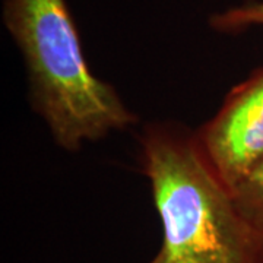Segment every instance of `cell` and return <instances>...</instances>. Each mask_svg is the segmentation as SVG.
Segmentation results:
<instances>
[{
    "mask_svg": "<svg viewBox=\"0 0 263 263\" xmlns=\"http://www.w3.org/2000/svg\"><path fill=\"white\" fill-rule=\"evenodd\" d=\"M138 143L139 170L162 227L160 250L148 263H263V230L209 168L195 130L149 122Z\"/></svg>",
    "mask_w": 263,
    "mask_h": 263,
    "instance_id": "6da1fadb",
    "label": "cell"
},
{
    "mask_svg": "<svg viewBox=\"0 0 263 263\" xmlns=\"http://www.w3.org/2000/svg\"><path fill=\"white\" fill-rule=\"evenodd\" d=\"M197 148L228 190L263 158V66L233 86L209 120L195 129Z\"/></svg>",
    "mask_w": 263,
    "mask_h": 263,
    "instance_id": "3957f363",
    "label": "cell"
},
{
    "mask_svg": "<svg viewBox=\"0 0 263 263\" xmlns=\"http://www.w3.org/2000/svg\"><path fill=\"white\" fill-rule=\"evenodd\" d=\"M209 27L221 34H240L252 27H263V2H250L214 13Z\"/></svg>",
    "mask_w": 263,
    "mask_h": 263,
    "instance_id": "5b68a950",
    "label": "cell"
},
{
    "mask_svg": "<svg viewBox=\"0 0 263 263\" xmlns=\"http://www.w3.org/2000/svg\"><path fill=\"white\" fill-rule=\"evenodd\" d=\"M230 193L243 215L263 230V158L230 189Z\"/></svg>",
    "mask_w": 263,
    "mask_h": 263,
    "instance_id": "277c9868",
    "label": "cell"
},
{
    "mask_svg": "<svg viewBox=\"0 0 263 263\" xmlns=\"http://www.w3.org/2000/svg\"><path fill=\"white\" fill-rule=\"evenodd\" d=\"M2 19L25 63L31 108L57 146L78 152L138 124L113 85L92 73L67 0H3Z\"/></svg>",
    "mask_w": 263,
    "mask_h": 263,
    "instance_id": "7a4b0ae2",
    "label": "cell"
}]
</instances>
